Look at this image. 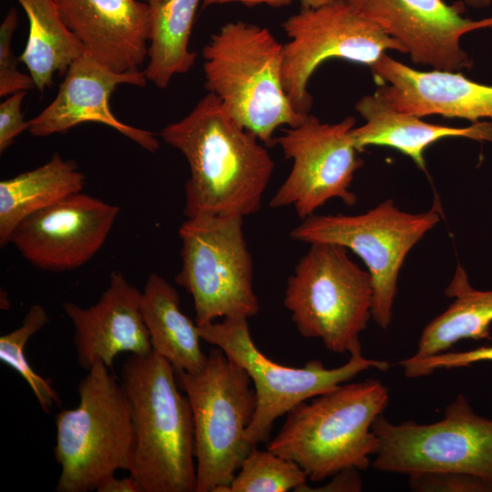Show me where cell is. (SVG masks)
Listing matches in <instances>:
<instances>
[{"mask_svg":"<svg viewBox=\"0 0 492 492\" xmlns=\"http://www.w3.org/2000/svg\"><path fill=\"white\" fill-rule=\"evenodd\" d=\"M160 138L190 167L184 213L241 218L257 212L274 162L255 135L239 125L209 93L183 118L164 127Z\"/></svg>","mask_w":492,"mask_h":492,"instance_id":"obj_1","label":"cell"},{"mask_svg":"<svg viewBox=\"0 0 492 492\" xmlns=\"http://www.w3.org/2000/svg\"><path fill=\"white\" fill-rule=\"evenodd\" d=\"M176 374L172 364L153 350L130 354L121 367L135 437L129 475L144 492H196L192 410Z\"/></svg>","mask_w":492,"mask_h":492,"instance_id":"obj_2","label":"cell"},{"mask_svg":"<svg viewBox=\"0 0 492 492\" xmlns=\"http://www.w3.org/2000/svg\"><path fill=\"white\" fill-rule=\"evenodd\" d=\"M388 402L379 380L342 384L291 409L267 448L296 462L313 482L344 469L364 470L379 446L373 424Z\"/></svg>","mask_w":492,"mask_h":492,"instance_id":"obj_3","label":"cell"},{"mask_svg":"<svg viewBox=\"0 0 492 492\" xmlns=\"http://www.w3.org/2000/svg\"><path fill=\"white\" fill-rule=\"evenodd\" d=\"M282 46L268 28L236 21L223 25L202 49L208 92L266 146L273 145L279 128L298 126L307 117L285 92Z\"/></svg>","mask_w":492,"mask_h":492,"instance_id":"obj_4","label":"cell"},{"mask_svg":"<svg viewBox=\"0 0 492 492\" xmlns=\"http://www.w3.org/2000/svg\"><path fill=\"white\" fill-rule=\"evenodd\" d=\"M108 369L101 361L95 363L77 386V406L55 417L54 456L61 468L57 492L96 490L105 477L133 466L130 401Z\"/></svg>","mask_w":492,"mask_h":492,"instance_id":"obj_5","label":"cell"},{"mask_svg":"<svg viewBox=\"0 0 492 492\" xmlns=\"http://www.w3.org/2000/svg\"><path fill=\"white\" fill-rule=\"evenodd\" d=\"M177 375L192 410L196 492H228L255 446L246 438L257 406L251 379L216 346L200 371Z\"/></svg>","mask_w":492,"mask_h":492,"instance_id":"obj_6","label":"cell"},{"mask_svg":"<svg viewBox=\"0 0 492 492\" xmlns=\"http://www.w3.org/2000/svg\"><path fill=\"white\" fill-rule=\"evenodd\" d=\"M286 283L283 303L305 338H319L331 352L350 353L372 318L373 283L348 250L309 244Z\"/></svg>","mask_w":492,"mask_h":492,"instance_id":"obj_7","label":"cell"},{"mask_svg":"<svg viewBox=\"0 0 492 492\" xmlns=\"http://www.w3.org/2000/svg\"><path fill=\"white\" fill-rule=\"evenodd\" d=\"M440 219L436 202L425 212L410 213L401 210L393 200H386L358 215L314 213L292 229L290 237L308 244H338L358 255L372 279V319L387 329L405 259Z\"/></svg>","mask_w":492,"mask_h":492,"instance_id":"obj_8","label":"cell"},{"mask_svg":"<svg viewBox=\"0 0 492 492\" xmlns=\"http://www.w3.org/2000/svg\"><path fill=\"white\" fill-rule=\"evenodd\" d=\"M202 341L220 348L228 358L250 375L257 396L253 418L246 430L252 446L269 440L272 425L297 405L329 392L360 373L374 368L386 371V361L368 359L361 345L349 354V360L335 368H325L319 360L294 368L272 362L254 343L246 317H226L222 322L198 325Z\"/></svg>","mask_w":492,"mask_h":492,"instance_id":"obj_9","label":"cell"},{"mask_svg":"<svg viewBox=\"0 0 492 492\" xmlns=\"http://www.w3.org/2000/svg\"><path fill=\"white\" fill-rule=\"evenodd\" d=\"M242 224L241 218L199 215L179 227L182 265L175 280L192 297L198 325L259 313Z\"/></svg>","mask_w":492,"mask_h":492,"instance_id":"obj_10","label":"cell"},{"mask_svg":"<svg viewBox=\"0 0 492 492\" xmlns=\"http://www.w3.org/2000/svg\"><path fill=\"white\" fill-rule=\"evenodd\" d=\"M379 446L374 468L395 474L457 471L492 483V419L477 414L457 395L443 419L393 424L379 415L373 424Z\"/></svg>","mask_w":492,"mask_h":492,"instance_id":"obj_11","label":"cell"},{"mask_svg":"<svg viewBox=\"0 0 492 492\" xmlns=\"http://www.w3.org/2000/svg\"><path fill=\"white\" fill-rule=\"evenodd\" d=\"M282 27L290 38L282 46V82L297 112L308 115L313 97L307 85L316 68L330 58H341L369 67L389 50L405 53L404 46L346 0L318 8H302Z\"/></svg>","mask_w":492,"mask_h":492,"instance_id":"obj_12","label":"cell"},{"mask_svg":"<svg viewBox=\"0 0 492 492\" xmlns=\"http://www.w3.org/2000/svg\"><path fill=\"white\" fill-rule=\"evenodd\" d=\"M354 124L353 117L327 124L308 114L301 124L275 137L273 145L282 149L292 166L270 200V207H292L302 220L332 199L347 206L355 204L357 198L350 188L363 160L351 136Z\"/></svg>","mask_w":492,"mask_h":492,"instance_id":"obj_13","label":"cell"},{"mask_svg":"<svg viewBox=\"0 0 492 492\" xmlns=\"http://www.w3.org/2000/svg\"><path fill=\"white\" fill-rule=\"evenodd\" d=\"M119 211L116 205L78 192L26 218L9 243L38 269L75 270L102 248Z\"/></svg>","mask_w":492,"mask_h":492,"instance_id":"obj_14","label":"cell"},{"mask_svg":"<svg viewBox=\"0 0 492 492\" xmlns=\"http://www.w3.org/2000/svg\"><path fill=\"white\" fill-rule=\"evenodd\" d=\"M365 18L397 40L418 65L459 71L472 60L460 46L461 37L474 30L492 27V16L464 17L463 2L443 0H346Z\"/></svg>","mask_w":492,"mask_h":492,"instance_id":"obj_15","label":"cell"},{"mask_svg":"<svg viewBox=\"0 0 492 492\" xmlns=\"http://www.w3.org/2000/svg\"><path fill=\"white\" fill-rule=\"evenodd\" d=\"M54 100L28 120V131L35 137L65 133L87 122L106 125L142 149L156 152L159 143L151 131L120 121L109 105L111 94L120 85L144 87V70L115 72L83 53L68 67Z\"/></svg>","mask_w":492,"mask_h":492,"instance_id":"obj_16","label":"cell"},{"mask_svg":"<svg viewBox=\"0 0 492 492\" xmlns=\"http://www.w3.org/2000/svg\"><path fill=\"white\" fill-rule=\"evenodd\" d=\"M383 85L375 95L395 110L418 118L440 115L472 123L492 119V86L458 71H419L383 55L370 67Z\"/></svg>","mask_w":492,"mask_h":492,"instance_id":"obj_17","label":"cell"},{"mask_svg":"<svg viewBox=\"0 0 492 492\" xmlns=\"http://www.w3.org/2000/svg\"><path fill=\"white\" fill-rule=\"evenodd\" d=\"M141 292L119 271L98 300L83 308L64 302L62 308L74 327V345L79 365L86 371L101 361L111 368L121 353L147 354L152 351L140 308Z\"/></svg>","mask_w":492,"mask_h":492,"instance_id":"obj_18","label":"cell"},{"mask_svg":"<svg viewBox=\"0 0 492 492\" xmlns=\"http://www.w3.org/2000/svg\"><path fill=\"white\" fill-rule=\"evenodd\" d=\"M85 53L109 69L140 70L148 57L149 9L138 0H55Z\"/></svg>","mask_w":492,"mask_h":492,"instance_id":"obj_19","label":"cell"},{"mask_svg":"<svg viewBox=\"0 0 492 492\" xmlns=\"http://www.w3.org/2000/svg\"><path fill=\"white\" fill-rule=\"evenodd\" d=\"M355 109L365 120L351 131L355 149L369 146L393 148L408 156L421 169H425V151L446 138H466L492 143V122L478 121L464 128L431 124L421 118L398 112L375 94L363 97Z\"/></svg>","mask_w":492,"mask_h":492,"instance_id":"obj_20","label":"cell"},{"mask_svg":"<svg viewBox=\"0 0 492 492\" xmlns=\"http://www.w3.org/2000/svg\"><path fill=\"white\" fill-rule=\"evenodd\" d=\"M152 350L166 358L176 373L194 374L207 361L198 324L182 312L177 290L157 273L148 276L140 302Z\"/></svg>","mask_w":492,"mask_h":492,"instance_id":"obj_21","label":"cell"},{"mask_svg":"<svg viewBox=\"0 0 492 492\" xmlns=\"http://www.w3.org/2000/svg\"><path fill=\"white\" fill-rule=\"evenodd\" d=\"M85 175L58 153L42 166L0 181V245L9 244L15 227L28 216L82 192Z\"/></svg>","mask_w":492,"mask_h":492,"instance_id":"obj_22","label":"cell"},{"mask_svg":"<svg viewBox=\"0 0 492 492\" xmlns=\"http://www.w3.org/2000/svg\"><path fill=\"white\" fill-rule=\"evenodd\" d=\"M445 294L454 301L425 325L411 357L419 359L449 351L464 339H490L492 290L473 288L465 269L458 265Z\"/></svg>","mask_w":492,"mask_h":492,"instance_id":"obj_23","label":"cell"},{"mask_svg":"<svg viewBox=\"0 0 492 492\" xmlns=\"http://www.w3.org/2000/svg\"><path fill=\"white\" fill-rule=\"evenodd\" d=\"M149 9V62L144 69L148 80L166 88L176 75L193 67L197 54L189 43L201 0H142Z\"/></svg>","mask_w":492,"mask_h":492,"instance_id":"obj_24","label":"cell"},{"mask_svg":"<svg viewBox=\"0 0 492 492\" xmlns=\"http://www.w3.org/2000/svg\"><path fill=\"white\" fill-rule=\"evenodd\" d=\"M29 22L27 42L19 60L29 71L35 87L43 93L53 85L55 74L67 73L85 51L63 22L55 0H16Z\"/></svg>","mask_w":492,"mask_h":492,"instance_id":"obj_25","label":"cell"},{"mask_svg":"<svg viewBox=\"0 0 492 492\" xmlns=\"http://www.w3.org/2000/svg\"><path fill=\"white\" fill-rule=\"evenodd\" d=\"M307 475L294 461L270 449L253 446L231 481L228 492L299 491L307 484Z\"/></svg>","mask_w":492,"mask_h":492,"instance_id":"obj_26","label":"cell"},{"mask_svg":"<svg viewBox=\"0 0 492 492\" xmlns=\"http://www.w3.org/2000/svg\"><path fill=\"white\" fill-rule=\"evenodd\" d=\"M48 322L49 316L46 309L41 304H34L19 327L0 337L1 362L15 370L26 382L45 413H49L54 405H60L61 400L51 381L37 374L31 367L25 348L30 337Z\"/></svg>","mask_w":492,"mask_h":492,"instance_id":"obj_27","label":"cell"},{"mask_svg":"<svg viewBox=\"0 0 492 492\" xmlns=\"http://www.w3.org/2000/svg\"><path fill=\"white\" fill-rule=\"evenodd\" d=\"M18 15L15 7L9 9L0 26V97L10 96L19 91H27L35 87L30 75L19 71L17 58L11 43L17 26Z\"/></svg>","mask_w":492,"mask_h":492,"instance_id":"obj_28","label":"cell"},{"mask_svg":"<svg viewBox=\"0 0 492 492\" xmlns=\"http://www.w3.org/2000/svg\"><path fill=\"white\" fill-rule=\"evenodd\" d=\"M479 362H492V345L451 352L446 351L425 358L408 357L400 361L404 374L408 378L428 375L438 369L466 367Z\"/></svg>","mask_w":492,"mask_h":492,"instance_id":"obj_29","label":"cell"},{"mask_svg":"<svg viewBox=\"0 0 492 492\" xmlns=\"http://www.w3.org/2000/svg\"><path fill=\"white\" fill-rule=\"evenodd\" d=\"M408 477V485L415 492H492V483L464 472H426Z\"/></svg>","mask_w":492,"mask_h":492,"instance_id":"obj_30","label":"cell"},{"mask_svg":"<svg viewBox=\"0 0 492 492\" xmlns=\"http://www.w3.org/2000/svg\"><path fill=\"white\" fill-rule=\"evenodd\" d=\"M26 91L10 95L0 104V153H4L25 130L29 122L24 119L21 106Z\"/></svg>","mask_w":492,"mask_h":492,"instance_id":"obj_31","label":"cell"},{"mask_svg":"<svg viewBox=\"0 0 492 492\" xmlns=\"http://www.w3.org/2000/svg\"><path fill=\"white\" fill-rule=\"evenodd\" d=\"M333 480L328 484L317 487V489H313V491L358 492L362 490V480L356 468L344 469L333 476Z\"/></svg>","mask_w":492,"mask_h":492,"instance_id":"obj_32","label":"cell"},{"mask_svg":"<svg viewBox=\"0 0 492 492\" xmlns=\"http://www.w3.org/2000/svg\"><path fill=\"white\" fill-rule=\"evenodd\" d=\"M97 492H144L139 482L131 475L118 478L115 474L105 477L97 487Z\"/></svg>","mask_w":492,"mask_h":492,"instance_id":"obj_33","label":"cell"},{"mask_svg":"<svg viewBox=\"0 0 492 492\" xmlns=\"http://www.w3.org/2000/svg\"><path fill=\"white\" fill-rule=\"evenodd\" d=\"M266 1L267 0H202V6L207 7L212 5H220L231 2H239L249 6H253L261 4H266Z\"/></svg>","mask_w":492,"mask_h":492,"instance_id":"obj_34","label":"cell"},{"mask_svg":"<svg viewBox=\"0 0 492 492\" xmlns=\"http://www.w3.org/2000/svg\"><path fill=\"white\" fill-rule=\"evenodd\" d=\"M335 0H300L302 8H318Z\"/></svg>","mask_w":492,"mask_h":492,"instance_id":"obj_35","label":"cell"},{"mask_svg":"<svg viewBox=\"0 0 492 492\" xmlns=\"http://www.w3.org/2000/svg\"><path fill=\"white\" fill-rule=\"evenodd\" d=\"M464 4L476 7L483 8L490 5L492 0H462Z\"/></svg>","mask_w":492,"mask_h":492,"instance_id":"obj_36","label":"cell"},{"mask_svg":"<svg viewBox=\"0 0 492 492\" xmlns=\"http://www.w3.org/2000/svg\"><path fill=\"white\" fill-rule=\"evenodd\" d=\"M292 1V0H267L266 4L273 7H278V6L287 5L291 4Z\"/></svg>","mask_w":492,"mask_h":492,"instance_id":"obj_37","label":"cell"}]
</instances>
